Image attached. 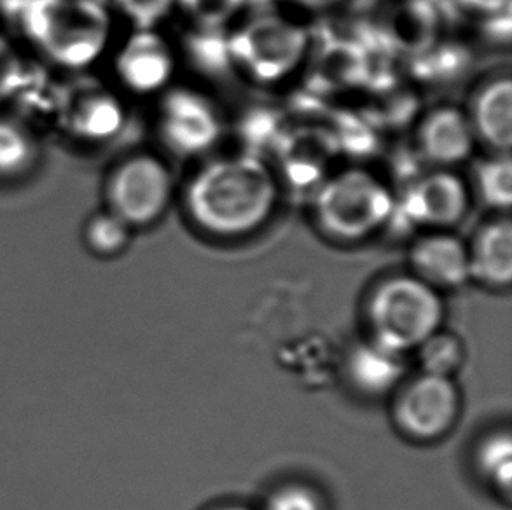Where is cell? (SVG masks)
Masks as SVG:
<instances>
[{"label": "cell", "mask_w": 512, "mask_h": 510, "mask_svg": "<svg viewBox=\"0 0 512 510\" xmlns=\"http://www.w3.org/2000/svg\"><path fill=\"white\" fill-rule=\"evenodd\" d=\"M277 200L275 173L252 154L215 159L194 173L186 189L191 221L219 238H238L263 228Z\"/></svg>", "instance_id": "6da1fadb"}, {"label": "cell", "mask_w": 512, "mask_h": 510, "mask_svg": "<svg viewBox=\"0 0 512 510\" xmlns=\"http://www.w3.org/2000/svg\"><path fill=\"white\" fill-rule=\"evenodd\" d=\"M14 21L49 62L63 69L90 67L111 41L104 0H28Z\"/></svg>", "instance_id": "7a4b0ae2"}, {"label": "cell", "mask_w": 512, "mask_h": 510, "mask_svg": "<svg viewBox=\"0 0 512 510\" xmlns=\"http://www.w3.org/2000/svg\"><path fill=\"white\" fill-rule=\"evenodd\" d=\"M444 303L439 290L415 275L392 276L381 282L367 303L371 338L394 352H415L441 329Z\"/></svg>", "instance_id": "3957f363"}, {"label": "cell", "mask_w": 512, "mask_h": 510, "mask_svg": "<svg viewBox=\"0 0 512 510\" xmlns=\"http://www.w3.org/2000/svg\"><path fill=\"white\" fill-rule=\"evenodd\" d=\"M313 208L324 235L338 242L355 243L373 236L392 219L395 198L374 173L348 168L319 187Z\"/></svg>", "instance_id": "277c9868"}, {"label": "cell", "mask_w": 512, "mask_h": 510, "mask_svg": "<svg viewBox=\"0 0 512 510\" xmlns=\"http://www.w3.org/2000/svg\"><path fill=\"white\" fill-rule=\"evenodd\" d=\"M229 55L259 83H277L291 76L305 58L308 35L305 28L282 16H257L229 39Z\"/></svg>", "instance_id": "5b68a950"}, {"label": "cell", "mask_w": 512, "mask_h": 510, "mask_svg": "<svg viewBox=\"0 0 512 510\" xmlns=\"http://www.w3.org/2000/svg\"><path fill=\"white\" fill-rule=\"evenodd\" d=\"M172 196V172L153 154H135L121 161L105 184L107 210L132 229L158 221Z\"/></svg>", "instance_id": "8992f818"}, {"label": "cell", "mask_w": 512, "mask_h": 510, "mask_svg": "<svg viewBox=\"0 0 512 510\" xmlns=\"http://www.w3.org/2000/svg\"><path fill=\"white\" fill-rule=\"evenodd\" d=\"M397 390L394 420L409 439L439 441L455 427L460 414V392L451 378L422 373Z\"/></svg>", "instance_id": "52a82bcc"}, {"label": "cell", "mask_w": 512, "mask_h": 510, "mask_svg": "<svg viewBox=\"0 0 512 510\" xmlns=\"http://www.w3.org/2000/svg\"><path fill=\"white\" fill-rule=\"evenodd\" d=\"M160 137L179 156H196L214 147L221 137V118L200 91L173 88L161 98Z\"/></svg>", "instance_id": "ba28073f"}, {"label": "cell", "mask_w": 512, "mask_h": 510, "mask_svg": "<svg viewBox=\"0 0 512 510\" xmlns=\"http://www.w3.org/2000/svg\"><path fill=\"white\" fill-rule=\"evenodd\" d=\"M402 217L418 228H453L464 219L471 194L464 180L450 170L427 173L406 189L402 196Z\"/></svg>", "instance_id": "9c48e42d"}, {"label": "cell", "mask_w": 512, "mask_h": 510, "mask_svg": "<svg viewBox=\"0 0 512 510\" xmlns=\"http://www.w3.org/2000/svg\"><path fill=\"white\" fill-rule=\"evenodd\" d=\"M114 70L126 90L151 95L167 88L175 72V56L154 28H135L119 49Z\"/></svg>", "instance_id": "30bf717a"}, {"label": "cell", "mask_w": 512, "mask_h": 510, "mask_svg": "<svg viewBox=\"0 0 512 510\" xmlns=\"http://www.w3.org/2000/svg\"><path fill=\"white\" fill-rule=\"evenodd\" d=\"M60 114L63 128L72 137L88 144H100L116 137L125 123L121 100L100 86L67 93Z\"/></svg>", "instance_id": "8fae6325"}, {"label": "cell", "mask_w": 512, "mask_h": 510, "mask_svg": "<svg viewBox=\"0 0 512 510\" xmlns=\"http://www.w3.org/2000/svg\"><path fill=\"white\" fill-rule=\"evenodd\" d=\"M413 275L436 290L458 289L471 280L469 247L446 231H432L411 249Z\"/></svg>", "instance_id": "7c38bea8"}, {"label": "cell", "mask_w": 512, "mask_h": 510, "mask_svg": "<svg viewBox=\"0 0 512 510\" xmlns=\"http://www.w3.org/2000/svg\"><path fill=\"white\" fill-rule=\"evenodd\" d=\"M474 138L471 121L455 107L430 112L418 131L420 151L437 166L457 165L469 158Z\"/></svg>", "instance_id": "4fadbf2b"}, {"label": "cell", "mask_w": 512, "mask_h": 510, "mask_svg": "<svg viewBox=\"0 0 512 510\" xmlns=\"http://www.w3.org/2000/svg\"><path fill=\"white\" fill-rule=\"evenodd\" d=\"M408 355L367 339L348 357V378L367 397H385L401 386L408 371Z\"/></svg>", "instance_id": "5bb4252c"}, {"label": "cell", "mask_w": 512, "mask_h": 510, "mask_svg": "<svg viewBox=\"0 0 512 510\" xmlns=\"http://www.w3.org/2000/svg\"><path fill=\"white\" fill-rule=\"evenodd\" d=\"M471 278L492 289L512 282V224L507 217L479 229L469 247Z\"/></svg>", "instance_id": "9a60e30c"}, {"label": "cell", "mask_w": 512, "mask_h": 510, "mask_svg": "<svg viewBox=\"0 0 512 510\" xmlns=\"http://www.w3.org/2000/svg\"><path fill=\"white\" fill-rule=\"evenodd\" d=\"M474 135L495 151L509 152L512 144V83L500 77L481 90L472 107Z\"/></svg>", "instance_id": "2e32d148"}, {"label": "cell", "mask_w": 512, "mask_h": 510, "mask_svg": "<svg viewBox=\"0 0 512 510\" xmlns=\"http://www.w3.org/2000/svg\"><path fill=\"white\" fill-rule=\"evenodd\" d=\"M39 145L34 133L14 119L0 118V180L25 177L34 170Z\"/></svg>", "instance_id": "e0dca14e"}, {"label": "cell", "mask_w": 512, "mask_h": 510, "mask_svg": "<svg viewBox=\"0 0 512 510\" xmlns=\"http://www.w3.org/2000/svg\"><path fill=\"white\" fill-rule=\"evenodd\" d=\"M476 469L499 497L511 498L512 441L509 432H495L479 444Z\"/></svg>", "instance_id": "ac0fdd59"}, {"label": "cell", "mask_w": 512, "mask_h": 510, "mask_svg": "<svg viewBox=\"0 0 512 510\" xmlns=\"http://www.w3.org/2000/svg\"><path fill=\"white\" fill-rule=\"evenodd\" d=\"M422 373L451 378L462 369L465 362V346L462 339L451 332H434L415 350Z\"/></svg>", "instance_id": "d6986e66"}, {"label": "cell", "mask_w": 512, "mask_h": 510, "mask_svg": "<svg viewBox=\"0 0 512 510\" xmlns=\"http://www.w3.org/2000/svg\"><path fill=\"white\" fill-rule=\"evenodd\" d=\"M130 240L132 228L109 210L91 215L84 224V247L100 259H111L123 254Z\"/></svg>", "instance_id": "ffe728a7"}, {"label": "cell", "mask_w": 512, "mask_h": 510, "mask_svg": "<svg viewBox=\"0 0 512 510\" xmlns=\"http://www.w3.org/2000/svg\"><path fill=\"white\" fill-rule=\"evenodd\" d=\"M476 187L488 207L507 210L512 203V163L509 152L481 161L476 168Z\"/></svg>", "instance_id": "44dd1931"}, {"label": "cell", "mask_w": 512, "mask_h": 510, "mask_svg": "<svg viewBox=\"0 0 512 510\" xmlns=\"http://www.w3.org/2000/svg\"><path fill=\"white\" fill-rule=\"evenodd\" d=\"M125 14L135 28H154L161 20H165L177 0H104Z\"/></svg>", "instance_id": "7402d4cb"}, {"label": "cell", "mask_w": 512, "mask_h": 510, "mask_svg": "<svg viewBox=\"0 0 512 510\" xmlns=\"http://www.w3.org/2000/svg\"><path fill=\"white\" fill-rule=\"evenodd\" d=\"M177 4L193 20L214 28L228 23L242 9L245 0H177Z\"/></svg>", "instance_id": "603a6c76"}, {"label": "cell", "mask_w": 512, "mask_h": 510, "mask_svg": "<svg viewBox=\"0 0 512 510\" xmlns=\"http://www.w3.org/2000/svg\"><path fill=\"white\" fill-rule=\"evenodd\" d=\"M27 72L20 53L6 37L0 35V104L18 95Z\"/></svg>", "instance_id": "cb8c5ba5"}, {"label": "cell", "mask_w": 512, "mask_h": 510, "mask_svg": "<svg viewBox=\"0 0 512 510\" xmlns=\"http://www.w3.org/2000/svg\"><path fill=\"white\" fill-rule=\"evenodd\" d=\"M264 510H324V504L312 488L289 484L271 495Z\"/></svg>", "instance_id": "d4e9b609"}, {"label": "cell", "mask_w": 512, "mask_h": 510, "mask_svg": "<svg viewBox=\"0 0 512 510\" xmlns=\"http://www.w3.org/2000/svg\"><path fill=\"white\" fill-rule=\"evenodd\" d=\"M27 2L28 0H0V14H4L11 20H16V16L20 14Z\"/></svg>", "instance_id": "484cf974"}, {"label": "cell", "mask_w": 512, "mask_h": 510, "mask_svg": "<svg viewBox=\"0 0 512 510\" xmlns=\"http://www.w3.org/2000/svg\"><path fill=\"white\" fill-rule=\"evenodd\" d=\"M305 2L317 4V6H329V4H338V2H343V0H305Z\"/></svg>", "instance_id": "4316f807"}, {"label": "cell", "mask_w": 512, "mask_h": 510, "mask_svg": "<svg viewBox=\"0 0 512 510\" xmlns=\"http://www.w3.org/2000/svg\"><path fill=\"white\" fill-rule=\"evenodd\" d=\"M472 2H478V4H485V6H495V4H502V0H472Z\"/></svg>", "instance_id": "83f0119b"}, {"label": "cell", "mask_w": 512, "mask_h": 510, "mask_svg": "<svg viewBox=\"0 0 512 510\" xmlns=\"http://www.w3.org/2000/svg\"><path fill=\"white\" fill-rule=\"evenodd\" d=\"M217 510H252V509H247V507H238V505H235V507H222V509H217Z\"/></svg>", "instance_id": "f1b7e54d"}]
</instances>
